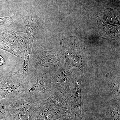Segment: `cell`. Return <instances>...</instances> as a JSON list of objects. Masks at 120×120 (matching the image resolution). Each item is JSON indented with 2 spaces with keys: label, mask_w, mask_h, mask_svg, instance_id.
Wrapping results in <instances>:
<instances>
[{
  "label": "cell",
  "mask_w": 120,
  "mask_h": 120,
  "mask_svg": "<svg viewBox=\"0 0 120 120\" xmlns=\"http://www.w3.org/2000/svg\"><path fill=\"white\" fill-rule=\"evenodd\" d=\"M84 75L75 72L72 79L70 92V114L72 120H83L84 116L82 84Z\"/></svg>",
  "instance_id": "cell-1"
},
{
  "label": "cell",
  "mask_w": 120,
  "mask_h": 120,
  "mask_svg": "<svg viewBox=\"0 0 120 120\" xmlns=\"http://www.w3.org/2000/svg\"><path fill=\"white\" fill-rule=\"evenodd\" d=\"M118 11L116 9L104 8L98 16L99 32L102 37L108 39L118 37L120 30Z\"/></svg>",
  "instance_id": "cell-2"
},
{
  "label": "cell",
  "mask_w": 120,
  "mask_h": 120,
  "mask_svg": "<svg viewBox=\"0 0 120 120\" xmlns=\"http://www.w3.org/2000/svg\"><path fill=\"white\" fill-rule=\"evenodd\" d=\"M64 54L57 50L44 51L38 49L32 53L31 63L35 68L47 67L55 72L64 66Z\"/></svg>",
  "instance_id": "cell-3"
},
{
  "label": "cell",
  "mask_w": 120,
  "mask_h": 120,
  "mask_svg": "<svg viewBox=\"0 0 120 120\" xmlns=\"http://www.w3.org/2000/svg\"><path fill=\"white\" fill-rule=\"evenodd\" d=\"M75 71L65 63L64 66L55 71L54 75L46 77V84L47 90L50 91L56 88H60L66 93L70 92V87Z\"/></svg>",
  "instance_id": "cell-4"
},
{
  "label": "cell",
  "mask_w": 120,
  "mask_h": 120,
  "mask_svg": "<svg viewBox=\"0 0 120 120\" xmlns=\"http://www.w3.org/2000/svg\"><path fill=\"white\" fill-rule=\"evenodd\" d=\"M26 26V33L25 34L24 49V60L23 66L27 68L29 66L30 58L32 45L35 38L36 33L38 30V22L35 17L31 16H26L23 19Z\"/></svg>",
  "instance_id": "cell-5"
},
{
  "label": "cell",
  "mask_w": 120,
  "mask_h": 120,
  "mask_svg": "<svg viewBox=\"0 0 120 120\" xmlns=\"http://www.w3.org/2000/svg\"><path fill=\"white\" fill-rule=\"evenodd\" d=\"M25 79L22 74L19 71L10 72L0 82V97H5L7 95L13 92L21 91L18 88L24 85Z\"/></svg>",
  "instance_id": "cell-6"
},
{
  "label": "cell",
  "mask_w": 120,
  "mask_h": 120,
  "mask_svg": "<svg viewBox=\"0 0 120 120\" xmlns=\"http://www.w3.org/2000/svg\"><path fill=\"white\" fill-rule=\"evenodd\" d=\"M63 50L65 63L70 68L76 67L84 75L85 55L82 49L73 46L64 45Z\"/></svg>",
  "instance_id": "cell-7"
},
{
  "label": "cell",
  "mask_w": 120,
  "mask_h": 120,
  "mask_svg": "<svg viewBox=\"0 0 120 120\" xmlns=\"http://www.w3.org/2000/svg\"><path fill=\"white\" fill-rule=\"evenodd\" d=\"M45 75H40L37 77L35 84L27 90L22 91L20 93L26 95L35 100H43V98L51 91L47 90L46 84Z\"/></svg>",
  "instance_id": "cell-8"
},
{
  "label": "cell",
  "mask_w": 120,
  "mask_h": 120,
  "mask_svg": "<svg viewBox=\"0 0 120 120\" xmlns=\"http://www.w3.org/2000/svg\"><path fill=\"white\" fill-rule=\"evenodd\" d=\"M20 96L17 100L11 101L7 99L11 110L14 112H33L38 100L19 93Z\"/></svg>",
  "instance_id": "cell-9"
},
{
  "label": "cell",
  "mask_w": 120,
  "mask_h": 120,
  "mask_svg": "<svg viewBox=\"0 0 120 120\" xmlns=\"http://www.w3.org/2000/svg\"><path fill=\"white\" fill-rule=\"evenodd\" d=\"M0 31L9 43L19 50L22 48L24 49L25 35L7 30H0Z\"/></svg>",
  "instance_id": "cell-10"
},
{
  "label": "cell",
  "mask_w": 120,
  "mask_h": 120,
  "mask_svg": "<svg viewBox=\"0 0 120 120\" xmlns=\"http://www.w3.org/2000/svg\"><path fill=\"white\" fill-rule=\"evenodd\" d=\"M105 76L106 82L112 90L113 95L112 100L120 102V83L109 73H106Z\"/></svg>",
  "instance_id": "cell-11"
},
{
  "label": "cell",
  "mask_w": 120,
  "mask_h": 120,
  "mask_svg": "<svg viewBox=\"0 0 120 120\" xmlns=\"http://www.w3.org/2000/svg\"><path fill=\"white\" fill-rule=\"evenodd\" d=\"M0 49L12 54L21 60L23 59V56L20 50L13 45L9 43L4 36L0 31Z\"/></svg>",
  "instance_id": "cell-12"
},
{
  "label": "cell",
  "mask_w": 120,
  "mask_h": 120,
  "mask_svg": "<svg viewBox=\"0 0 120 120\" xmlns=\"http://www.w3.org/2000/svg\"><path fill=\"white\" fill-rule=\"evenodd\" d=\"M107 120H120V102L112 100L107 112Z\"/></svg>",
  "instance_id": "cell-13"
},
{
  "label": "cell",
  "mask_w": 120,
  "mask_h": 120,
  "mask_svg": "<svg viewBox=\"0 0 120 120\" xmlns=\"http://www.w3.org/2000/svg\"><path fill=\"white\" fill-rule=\"evenodd\" d=\"M11 112V108L5 97H0V120L6 118Z\"/></svg>",
  "instance_id": "cell-14"
},
{
  "label": "cell",
  "mask_w": 120,
  "mask_h": 120,
  "mask_svg": "<svg viewBox=\"0 0 120 120\" xmlns=\"http://www.w3.org/2000/svg\"><path fill=\"white\" fill-rule=\"evenodd\" d=\"M15 20V15L0 18V26L8 27L13 24Z\"/></svg>",
  "instance_id": "cell-15"
},
{
  "label": "cell",
  "mask_w": 120,
  "mask_h": 120,
  "mask_svg": "<svg viewBox=\"0 0 120 120\" xmlns=\"http://www.w3.org/2000/svg\"><path fill=\"white\" fill-rule=\"evenodd\" d=\"M72 120L71 118V116L70 114H68L64 116L60 117V118H58L56 120Z\"/></svg>",
  "instance_id": "cell-16"
},
{
  "label": "cell",
  "mask_w": 120,
  "mask_h": 120,
  "mask_svg": "<svg viewBox=\"0 0 120 120\" xmlns=\"http://www.w3.org/2000/svg\"><path fill=\"white\" fill-rule=\"evenodd\" d=\"M5 61L2 56H0V65H2L4 64Z\"/></svg>",
  "instance_id": "cell-17"
}]
</instances>
